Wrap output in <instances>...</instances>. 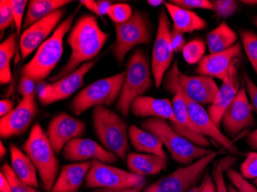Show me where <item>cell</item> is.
I'll use <instances>...</instances> for the list:
<instances>
[{"instance_id": "obj_1", "label": "cell", "mask_w": 257, "mask_h": 192, "mask_svg": "<svg viewBox=\"0 0 257 192\" xmlns=\"http://www.w3.org/2000/svg\"><path fill=\"white\" fill-rule=\"evenodd\" d=\"M109 35L99 27L96 17L84 14L70 30L67 43L71 49L69 60L63 69L50 78L52 82L71 74L84 63L94 60L109 39Z\"/></svg>"}, {"instance_id": "obj_2", "label": "cell", "mask_w": 257, "mask_h": 192, "mask_svg": "<svg viewBox=\"0 0 257 192\" xmlns=\"http://www.w3.org/2000/svg\"><path fill=\"white\" fill-rule=\"evenodd\" d=\"M75 15L73 14L60 23L51 37L39 47L33 59L22 68L21 76L38 82L50 76L63 56V40L66 33L71 30Z\"/></svg>"}, {"instance_id": "obj_3", "label": "cell", "mask_w": 257, "mask_h": 192, "mask_svg": "<svg viewBox=\"0 0 257 192\" xmlns=\"http://www.w3.org/2000/svg\"><path fill=\"white\" fill-rule=\"evenodd\" d=\"M23 150L37 167L46 191H51L59 174L60 164L41 125L32 127L29 138L22 145Z\"/></svg>"}, {"instance_id": "obj_4", "label": "cell", "mask_w": 257, "mask_h": 192, "mask_svg": "<svg viewBox=\"0 0 257 192\" xmlns=\"http://www.w3.org/2000/svg\"><path fill=\"white\" fill-rule=\"evenodd\" d=\"M125 73L116 109L122 116L127 117L134 101L144 95L153 83L150 62L143 50H137L132 53L127 62Z\"/></svg>"}, {"instance_id": "obj_5", "label": "cell", "mask_w": 257, "mask_h": 192, "mask_svg": "<svg viewBox=\"0 0 257 192\" xmlns=\"http://www.w3.org/2000/svg\"><path fill=\"white\" fill-rule=\"evenodd\" d=\"M141 126L146 131L155 134L167 147L173 159L181 165H190L213 152L194 145L179 135L172 128L167 120L163 118H148L141 123Z\"/></svg>"}, {"instance_id": "obj_6", "label": "cell", "mask_w": 257, "mask_h": 192, "mask_svg": "<svg viewBox=\"0 0 257 192\" xmlns=\"http://www.w3.org/2000/svg\"><path fill=\"white\" fill-rule=\"evenodd\" d=\"M92 120L96 136L104 148L125 161L130 145L127 125L124 120L105 105L95 107Z\"/></svg>"}, {"instance_id": "obj_7", "label": "cell", "mask_w": 257, "mask_h": 192, "mask_svg": "<svg viewBox=\"0 0 257 192\" xmlns=\"http://www.w3.org/2000/svg\"><path fill=\"white\" fill-rule=\"evenodd\" d=\"M178 63L175 62L167 75L166 88L174 95L172 104L176 122H170V126L179 135L202 148H208L210 143L192 122L184 98L182 95L178 82Z\"/></svg>"}, {"instance_id": "obj_8", "label": "cell", "mask_w": 257, "mask_h": 192, "mask_svg": "<svg viewBox=\"0 0 257 192\" xmlns=\"http://www.w3.org/2000/svg\"><path fill=\"white\" fill-rule=\"evenodd\" d=\"M125 74V72H122L99 79L80 91L72 101L73 112L79 115L91 107L112 105L119 99Z\"/></svg>"}, {"instance_id": "obj_9", "label": "cell", "mask_w": 257, "mask_h": 192, "mask_svg": "<svg viewBox=\"0 0 257 192\" xmlns=\"http://www.w3.org/2000/svg\"><path fill=\"white\" fill-rule=\"evenodd\" d=\"M216 155L217 153L213 151L190 165L179 167L171 174L144 187L142 192H187L196 186Z\"/></svg>"}, {"instance_id": "obj_10", "label": "cell", "mask_w": 257, "mask_h": 192, "mask_svg": "<svg viewBox=\"0 0 257 192\" xmlns=\"http://www.w3.org/2000/svg\"><path fill=\"white\" fill-rule=\"evenodd\" d=\"M115 40L112 53L119 64L123 63L127 53L138 45H148L150 28L145 15L137 11L131 20L122 24H115Z\"/></svg>"}, {"instance_id": "obj_11", "label": "cell", "mask_w": 257, "mask_h": 192, "mask_svg": "<svg viewBox=\"0 0 257 192\" xmlns=\"http://www.w3.org/2000/svg\"><path fill=\"white\" fill-rule=\"evenodd\" d=\"M146 181L144 176L137 175L98 160H92L90 169L85 178V185L87 188L120 190L135 187Z\"/></svg>"}, {"instance_id": "obj_12", "label": "cell", "mask_w": 257, "mask_h": 192, "mask_svg": "<svg viewBox=\"0 0 257 192\" xmlns=\"http://www.w3.org/2000/svg\"><path fill=\"white\" fill-rule=\"evenodd\" d=\"M170 23L165 10L160 12L158 28L152 53V73L156 87L163 82L166 72L168 70L173 58V51L170 42Z\"/></svg>"}, {"instance_id": "obj_13", "label": "cell", "mask_w": 257, "mask_h": 192, "mask_svg": "<svg viewBox=\"0 0 257 192\" xmlns=\"http://www.w3.org/2000/svg\"><path fill=\"white\" fill-rule=\"evenodd\" d=\"M96 62L97 59H96L84 63L71 74L43 86L38 93L40 103L45 105H51L70 97L83 86L85 76L95 66Z\"/></svg>"}, {"instance_id": "obj_14", "label": "cell", "mask_w": 257, "mask_h": 192, "mask_svg": "<svg viewBox=\"0 0 257 192\" xmlns=\"http://www.w3.org/2000/svg\"><path fill=\"white\" fill-rule=\"evenodd\" d=\"M254 108L248 99L246 89L242 86L223 113L221 123L228 135L234 137L242 130L253 127Z\"/></svg>"}, {"instance_id": "obj_15", "label": "cell", "mask_w": 257, "mask_h": 192, "mask_svg": "<svg viewBox=\"0 0 257 192\" xmlns=\"http://www.w3.org/2000/svg\"><path fill=\"white\" fill-rule=\"evenodd\" d=\"M34 95L23 97L14 110L0 119V136L9 138L24 133L38 113Z\"/></svg>"}, {"instance_id": "obj_16", "label": "cell", "mask_w": 257, "mask_h": 192, "mask_svg": "<svg viewBox=\"0 0 257 192\" xmlns=\"http://www.w3.org/2000/svg\"><path fill=\"white\" fill-rule=\"evenodd\" d=\"M63 8L56 10L53 14L39 20L22 33L19 47L21 59H27L35 50H37L46 41L49 36L56 30L64 16Z\"/></svg>"}, {"instance_id": "obj_17", "label": "cell", "mask_w": 257, "mask_h": 192, "mask_svg": "<svg viewBox=\"0 0 257 192\" xmlns=\"http://www.w3.org/2000/svg\"><path fill=\"white\" fill-rule=\"evenodd\" d=\"M85 131L84 122L62 112L50 121L46 134L53 151L59 154L69 141L83 136Z\"/></svg>"}, {"instance_id": "obj_18", "label": "cell", "mask_w": 257, "mask_h": 192, "mask_svg": "<svg viewBox=\"0 0 257 192\" xmlns=\"http://www.w3.org/2000/svg\"><path fill=\"white\" fill-rule=\"evenodd\" d=\"M180 90H181L182 95L186 102V107L188 109L189 115H190L192 122H193L198 130L204 136L213 138L216 142L219 143V145H222L223 148H226L232 154H240V151L235 146L233 142L229 138H227L222 131H220L219 127H218L213 122L206 109L200 104L191 100L184 93L181 87H180Z\"/></svg>"}, {"instance_id": "obj_19", "label": "cell", "mask_w": 257, "mask_h": 192, "mask_svg": "<svg viewBox=\"0 0 257 192\" xmlns=\"http://www.w3.org/2000/svg\"><path fill=\"white\" fill-rule=\"evenodd\" d=\"M63 155L65 159L69 161L82 162L92 159L108 164L117 163L119 158L93 140L82 138L69 141L63 149Z\"/></svg>"}, {"instance_id": "obj_20", "label": "cell", "mask_w": 257, "mask_h": 192, "mask_svg": "<svg viewBox=\"0 0 257 192\" xmlns=\"http://www.w3.org/2000/svg\"><path fill=\"white\" fill-rule=\"evenodd\" d=\"M237 62L238 59H236L231 65L226 79L223 81L214 101L209 105L208 109L209 116L218 127L220 126L223 113L240 89V82L236 68Z\"/></svg>"}, {"instance_id": "obj_21", "label": "cell", "mask_w": 257, "mask_h": 192, "mask_svg": "<svg viewBox=\"0 0 257 192\" xmlns=\"http://www.w3.org/2000/svg\"><path fill=\"white\" fill-rule=\"evenodd\" d=\"M178 82L181 89L191 100L200 105H211L219 88L213 78L191 76L179 72Z\"/></svg>"}, {"instance_id": "obj_22", "label": "cell", "mask_w": 257, "mask_h": 192, "mask_svg": "<svg viewBox=\"0 0 257 192\" xmlns=\"http://www.w3.org/2000/svg\"><path fill=\"white\" fill-rule=\"evenodd\" d=\"M242 47L236 43L232 48L222 53H210L200 60L196 73L200 76L216 78L223 81L226 79L231 65L240 54Z\"/></svg>"}, {"instance_id": "obj_23", "label": "cell", "mask_w": 257, "mask_h": 192, "mask_svg": "<svg viewBox=\"0 0 257 192\" xmlns=\"http://www.w3.org/2000/svg\"><path fill=\"white\" fill-rule=\"evenodd\" d=\"M131 112L137 117L163 118L176 122L172 101L150 96H139L131 105Z\"/></svg>"}, {"instance_id": "obj_24", "label": "cell", "mask_w": 257, "mask_h": 192, "mask_svg": "<svg viewBox=\"0 0 257 192\" xmlns=\"http://www.w3.org/2000/svg\"><path fill=\"white\" fill-rule=\"evenodd\" d=\"M92 161L66 164L62 167L52 192H77L90 169Z\"/></svg>"}, {"instance_id": "obj_25", "label": "cell", "mask_w": 257, "mask_h": 192, "mask_svg": "<svg viewBox=\"0 0 257 192\" xmlns=\"http://www.w3.org/2000/svg\"><path fill=\"white\" fill-rule=\"evenodd\" d=\"M126 165L133 174L139 176L155 175L167 167V159L153 154L128 153Z\"/></svg>"}, {"instance_id": "obj_26", "label": "cell", "mask_w": 257, "mask_h": 192, "mask_svg": "<svg viewBox=\"0 0 257 192\" xmlns=\"http://www.w3.org/2000/svg\"><path fill=\"white\" fill-rule=\"evenodd\" d=\"M167 13L171 17L173 29L180 33H193L204 30L206 27V20L195 14L191 10H185L171 3H164Z\"/></svg>"}, {"instance_id": "obj_27", "label": "cell", "mask_w": 257, "mask_h": 192, "mask_svg": "<svg viewBox=\"0 0 257 192\" xmlns=\"http://www.w3.org/2000/svg\"><path fill=\"white\" fill-rule=\"evenodd\" d=\"M128 139L136 151L157 154L167 159V154L163 150V142L155 134L141 129L134 125L128 127Z\"/></svg>"}, {"instance_id": "obj_28", "label": "cell", "mask_w": 257, "mask_h": 192, "mask_svg": "<svg viewBox=\"0 0 257 192\" xmlns=\"http://www.w3.org/2000/svg\"><path fill=\"white\" fill-rule=\"evenodd\" d=\"M10 150L12 168L17 177L28 185L38 187L37 167L29 156L14 144L10 145Z\"/></svg>"}, {"instance_id": "obj_29", "label": "cell", "mask_w": 257, "mask_h": 192, "mask_svg": "<svg viewBox=\"0 0 257 192\" xmlns=\"http://www.w3.org/2000/svg\"><path fill=\"white\" fill-rule=\"evenodd\" d=\"M72 1L69 0H31L23 23V30H27L35 23L64 7Z\"/></svg>"}, {"instance_id": "obj_30", "label": "cell", "mask_w": 257, "mask_h": 192, "mask_svg": "<svg viewBox=\"0 0 257 192\" xmlns=\"http://www.w3.org/2000/svg\"><path fill=\"white\" fill-rule=\"evenodd\" d=\"M206 40L210 53H222L236 44L237 36L227 23L223 22L208 33Z\"/></svg>"}, {"instance_id": "obj_31", "label": "cell", "mask_w": 257, "mask_h": 192, "mask_svg": "<svg viewBox=\"0 0 257 192\" xmlns=\"http://www.w3.org/2000/svg\"><path fill=\"white\" fill-rule=\"evenodd\" d=\"M19 45L17 33L11 34L0 45V82L10 83L12 79L11 60L16 54Z\"/></svg>"}, {"instance_id": "obj_32", "label": "cell", "mask_w": 257, "mask_h": 192, "mask_svg": "<svg viewBox=\"0 0 257 192\" xmlns=\"http://www.w3.org/2000/svg\"><path fill=\"white\" fill-rule=\"evenodd\" d=\"M240 38L249 63L257 75V35L249 30H242Z\"/></svg>"}, {"instance_id": "obj_33", "label": "cell", "mask_w": 257, "mask_h": 192, "mask_svg": "<svg viewBox=\"0 0 257 192\" xmlns=\"http://www.w3.org/2000/svg\"><path fill=\"white\" fill-rule=\"evenodd\" d=\"M183 56L185 61L190 65L200 63L206 52L204 42L200 40H194L186 43L183 50Z\"/></svg>"}, {"instance_id": "obj_34", "label": "cell", "mask_w": 257, "mask_h": 192, "mask_svg": "<svg viewBox=\"0 0 257 192\" xmlns=\"http://www.w3.org/2000/svg\"><path fill=\"white\" fill-rule=\"evenodd\" d=\"M2 172L10 182L11 192H39L36 190V187H31L23 182L14 173L12 166L8 163H5L3 165Z\"/></svg>"}, {"instance_id": "obj_35", "label": "cell", "mask_w": 257, "mask_h": 192, "mask_svg": "<svg viewBox=\"0 0 257 192\" xmlns=\"http://www.w3.org/2000/svg\"><path fill=\"white\" fill-rule=\"evenodd\" d=\"M134 15L131 6L126 4H115L108 10L107 16L115 24L125 23Z\"/></svg>"}, {"instance_id": "obj_36", "label": "cell", "mask_w": 257, "mask_h": 192, "mask_svg": "<svg viewBox=\"0 0 257 192\" xmlns=\"http://www.w3.org/2000/svg\"><path fill=\"white\" fill-rule=\"evenodd\" d=\"M235 161L233 158H225L216 161L213 165V179L216 185L217 192H229L224 181L223 171L225 168H229V164H232Z\"/></svg>"}, {"instance_id": "obj_37", "label": "cell", "mask_w": 257, "mask_h": 192, "mask_svg": "<svg viewBox=\"0 0 257 192\" xmlns=\"http://www.w3.org/2000/svg\"><path fill=\"white\" fill-rule=\"evenodd\" d=\"M213 11L219 18H228L232 17L237 11L238 2L235 0H215L212 2Z\"/></svg>"}, {"instance_id": "obj_38", "label": "cell", "mask_w": 257, "mask_h": 192, "mask_svg": "<svg viewBox=\"0 0 257 192\" xmlns=\"http://www.w3.org/2000/svg\"><path fill=\"white\" fill-rule=\"evenodd\" d=\"M29 2L27 0H12V7L14 13V25L17 30V38L20 43L21 32L23 28V16Z\"/></svg>"}, {"instance_id": "obj_39", "label": "cell", "mask_w": 257, "mask_h": 192, "mask_svg": "<svg viewBox=\"0 0 257 192\" xmlns=\"http://www.w3.org/2000/svg\"><path fill=\"white\" fill-rule=\"evenodd\" d=\"M228 178L239 192H257V188L235 170L228 169Z\"/></svg>"}, {"instance_id": "obj_40", "label": "cell", "mask_w": 257, "mask_h": 192, "mask_svg": "<svg viewBox=\"0 0 257 192\" xmlns=\"http://www.w3.org/2000/svg\"><path fill=\"white\" fill-rule=\"evenodd\" d=\"M14 23V13L12 7V0L0 1V30L4 33L7 29Z\"/></svg>"}, {"instance_id": "obj_41", "label": "cell", "mask_w": 257, "mask_h": 192, "mask_svg": "<svg viewBox=\"0 0 257 192\" xmlns=\"http://www.w3.org/2000/svg\"><path fill=\"white\" fill-rule=\"evenodd\" d=\"M240 174L246 179L257 178V152H249L240 166Z\"/></svg>"}, {"instance_id": "obj_42", "label": "cell", "mask_w": 257, "mask_h": 192, "mask_svg": "<svg viewBox=\"0 0 257 192\" xmlns=\"http://www.w3.org/2000/svg\"><path fill=\"white\" fill-rule=\"evenodd\" d=\"M170 3L185 10L202 9V10H213V4L208 0H172Z\"/></svg>"}, {"instance_id": "obj_43", "label": "cell", "mask_w": 257, "mask_h": 192, "mask_svg": "<svg viewBox=\"0 0 257 192\" xmlns=\"http://www.w3.org/2000/svg\"><path fill=\"white\" fill-rule=\"evenodd\" d=\"M18 91L23 97L36 94V82L31 78L21 76L19 82Z\"/></svg>"}, {"instance_id": "obj_44", "label": "cell", "mask_w": 257, "mask_h": 192, "mask_svg": "<svg viewBox=\"0 0 257 192\" xmlns=\"http://www.w3.org/2000/svg\"><path fill=\"white\" fill-rule=\"evenodd\" d=\"M170 42H171L172 49L174 53L183 51V48L186 46V40L183 33L173 28L170 33Z\"/></svg>"}, {"instance_id": "obj_45", "label": "cell", "mask_w": 257, "mask_h": 192, "mask_svg": "<svg viewBox=\"0 0 257 192\" xmlns=\"http://www.w3.org/2000/svg\"><path fill=\"white\" fill-rule=\"evenodd\" d=\"M243 79L244 82L246 84V89L249 98H250L254 110L257 113V86L252 82L247 73H244Z\"/></svg>"}, {"instance_id": "obj_46", "label": "cell", "mask_w": 257, "mask_h": 192, "mask_svg": "<svg viewBox=\"0 0 257 192\" xmlns=\"http://www.w3.org/2000/svg\"><path fill=\"white\" fill-rule=\"evenodd\" d=\"M200 192H217L216 185L213 177L206 172L200 184Z\"/></svg>"}, {"instance_id": "obj_47", "label": "cell", "mask_w": 257, "mask_h": 192, "mask_svg": "<svg viewBox=\"0 0 257 192\" xmlns=\"http://www.w3.org/2000/svg\"><path fill=\"white\" fill-rule=\"evenodd\" d=\"M147 181L143 184H139L135 187H130V188L120 189V190H112V189L96 188L93 192H142L144 187H146Z\"/></svg>"}, {"instance_id": "obj_48", "label": "cell", "mask_w": 257, "mask_h": 192, "mask_svg": "<svg viewBox=\"0 0 257 192\" xmlns=\"http://www.w3.org/2000/svg\"><path fill=\"white\" fill-rule=\"evenodd\" d=\"M14 109V101L10 99H2L0 101V116L1 118L8 115Z\"/></svg>"}, {"instance_id": "obj_49", "label": "cell", "mask_w": 257, "mask_h": 192, "mask_svg": "<svg viewBox=\"0 0 257 192\" xmlns=\"http://www.w3.org/2000/svg\"><path fill=\"white\" fill-rule=\"evenodd\" d=\"M79 3L82 5L84 6L89 11L92 12V14L100 17L99 10H98L97 1H94V0H81Z\"/></svg>"}, {"instance_id": "obj_50", "label": "cell", "mask_w": 257, "mask_h": 192, "mask_svg": "<svg viewBox=\"0 0 257 192\" xmlns=\"http://www.w3.org/2000/svg\"><path fill=\"white\" fill-rule=\"evenodd\" d=\"M112 5V2L107 0H99L97 1L98 10H99L100 17L107 16L108 10Z\"/></svg>"}, {"instance_id": "obj_51", "label": "cell", "mask_w": 257, "mask_h": 192, "mask_svg": "<svg viewBox=\"0 0 257 192\" xmlns=\"http://www.w3.org/2000/svg\"><path fill=\"white\" fill-rule=\"evenodd\" d=\"M0 192H11L10 182L2 171L0 173Z\"/></svg>"}, {"instance_id": "obj_52", "label": "cell", "mask_w": 257, "mask_h": 192, "mask_svg": "<svg viewBox=\"0 0 257 192\" xmlns=\"http://www.w3.org/2000/svg\"><path fill=\"white\" fill-rule=\"evenodd\" d=\"M246 142L252 149L257 151V129L248 135L246 137Z\"/></svg>"}, {"instance_id": "obj_53", "label": "cell", "mask_w": 257, "mask_h": 192, "mask_svg": "<svg viewBox=\"0 0 257 192\" xmlns=\"http://www.w3.org/2000/svg\"><path fill=\"white\" fill-rule=\"evenodd\" d=\"M147 3L151 7H157L164 4V1L163 0H148Z\"/></svg>"}, {"instance_id": "obj_54", "label": "cell", "mask_w": 257, "mask_h": 192, "mask_svg": "<svg viewBox=\"0 0 257 192\" xmlns=\"http://www.w3.org/2000/svg\"><path fill=\"white\" fill-rule=\"evenodd\" d=\"M7 148H6L5 146H4V144H3V142L0 143V157H1V158H4V156L7 154Z\"/></svg>"}, {"instance_id": "obj_55", "label": "cell", "mask_w": 257, "mask_h": 192, "mask_svg": "<svg viewBox=\"0 0 257 192\" xmlns=\"http://www.w3.org/2000/svg\"><path fill=\"white\" fill-rule=\"evenodd\" d=\"M242 3L247 5H256L257 0H246V1H242Z\"/></svg>"}, {"instance_id": "obj_56", "label": "cell", "mask_w": 257, "mask_h": 192, "mask_svg": "<svg viewBox=\"0 0 257 192\" xmlns=\"http://www.w3.org/2000/svg\"><path fill=\"white\" fill-rule=\"evenodd\" d=\"M200 185H196L195 187H192L190 190H189L187 192H200Z\"/></svg>"}, {"instance_id": "obj_57", "label": "cell", "mask_w": 257, "mask_h": 192, "mask_svg": "<svg viewBox=\"0 0 257 192\" xmlns=\"http://www.w3.org/2000/svg\"><path fill=\"white\" fill-rule=\"evenodd\" d=\"M228 191L229 192H239L237 189L235 187H232V185H229L227 187Z\"/></svg>"}, {"instance_id": "obj_58", "label": "cell", "mask_w": 257, "mask_h": 192, "mask_svg": "<svg viewBox=\"0 0 257 192\" xmlns=\"http://www.w3.org/2000/svg\"><path fill=\"white\" fill-rule=\"evenodd\" d=\"M253 23H254V24H255V27H257V17H255V18H254Z\"/></svg>"}, {"instance_id": "obj_59", "label": "cell", "mask_w": 257, "mask_h": 192, "mask_svg": "<svg viewBox=\"0 0 257 192\" xmlns=\"http://www.w3.org/2000/svg\"><path fill=\"white\" fill-rule=\"evenodd\" d=\"M254 184H255V185L257 186V178L255 179V181H254Z\"/></svg>"}, {"instance_id": "obj_60", "label": "cell", "mask_w": 257, "mask_h": 192, "mask_svg": "<svg viewBox=\"0 0 257 192\" xmlns=\"http://www.w3.org/2000/svg\"><path fill=\"white\" fill-rule=\"evenodd\" d=\"M50 192H52V191H50Z\"/></svg>"}]
</instances>
